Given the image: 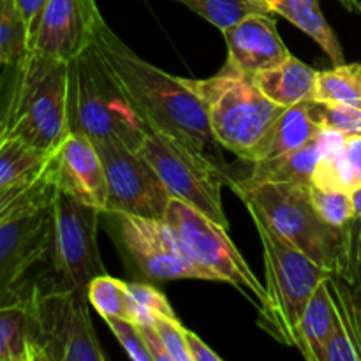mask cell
<instances>
[{"instance_id": "17", "label": "cell", "mask_w": 361, "mask_h": 361, "mask_svg": "<svg viewBox=\"0 0 361 361\" xmlns=\"http://www.w3.org/2000/svg\"><path fill=\"white\" fill-rule=\"evenodd\" d=\"M55 152L18 137H0V204L7 203L48 173Z\"/></svg>"}, {"instance_id": "1", "label": "cell", "mask_w": 361, "mask_h": 361, "mask_svg": "<svg viewBox=\"0 0 361 361\" xmlns=\"http://www.w3.org/2000/svg\"><path fill=\"white\" fill-rule=\"evenodd\" d=\"M92 42L152 130L210 155L214 161L221 159L222 147L212 133L203 104L183 78L136 55L108 27L101 13L95 14Z\"/></svg>"}, {"instance_id": "40", "label": "cell", "mask_w": 361, "mask_h": 361, "mask_svg": "<svg viewBox=\"0 0 361 361\" xmlns=\"http://www.w3.org/2000/svg\"><path fill=\"white\" fill-rule=\"evenodd\" d=\"M351 200H353V210H355V217H361V185L355 187L351 190Z\"/></svg>"}, {"instance_id": "36", "label": "cell", "mask_w": 361, "mask_h": 361, "mask_svg": "<svg viewBox=\"0 0 361 361\" xmlns=\"http://www.w3.org/2000/svg\"><path fill=\"white\" fill-rule=\"evenodd\" d=\"M143 334L145 342H147V348L150 351L152 358L154 361H171V356L169 353L166 351L164 342H162L161 335H159L157 328L154 326V323H145V324H137Z\"/></svg>"}, {"instance_id": "23", "label": "cell", "mask_w": 361, "mask_h": 361, "mask_svg": "<svg viewBox=\"0 0 361 361\" xmlns=\"http://www.w3.org/2000/svg\"><path fill=\"white\" fill-rule=\"evenodd\" d=\"M0 361H34L27 296L0 307Z\"/></svg>"}, {"instance_id": "3", "label": "cell", "mask_w": 361, "mask_h": 361, "mask_svg": "<svg viewBox=\"0 0 361 361\" xmlns=\"http://www.w3.org/2000/svg\"><path fill=\"white\" fill-rule=\"evenodd\" d=\"M67 126L69 133L83 134L92 141L118 140L134 150H140L152 130L94 42L69 60Z\"/></svg>"}, {"instance_id": "41", "label": "cell", "mask_w": 361, "mask_h": 361, "mask_svg": "<svg viewBox=\"0 0 361 361\" xmlns=\"http://www.w3.org/2000/svg\"><path fill=\"white\" fill-rule=\"evenodd\" d=\"M351 13H361V0H338Z\"/></svg>"}, {"instance_id": "27", "label": "cell", "mask_w": 361, "mask_h": 361, "mask_svg": "<svg viewBox=\"0 0 361 361\" xmlns=\"http://www.w3.org/2000/svg\"><path fill=\"white\" fill-rule=\"evenodd\" d=\"M87 293L90 305L97 310L102 319L118 317V319L133 321L126 281L113 279L108 274L99 275L88 284Z\"/></svg>"}, {"instance_id": "18", "label": "cell", "mask_w": 361, "mask_h": 361, "mask_svg": "<svg viewBox=\"0 0 361 361\" xmlns=\"http://www.w3.org/2000/svg\"><path fill=\"white\" fill-rule=\"evenodd\" d=\"M321 152H323V143H321L319 134L305 147L296 148V150L282 154L279 157L250 162L252 169H250L249 176L238 180V182H231L229 185L236 194L256 189L264 183H305V185H310Z\"/></svg>"}, {"instance_id": "24", "label": "cell", "mask_w": 361, "mask_h": 361, "mask_svg": "<svg viewBox=\"0 0 361 361\" xmlns=\"http://www.w3.org/2000/svg\"><path fill=\"white\" fill-rule=\"evenodd\" d=\"M314 101L338 102L361 109V62L334 66L317 71V88Z\"/></svg>"}, {"instance_id": "7", "label": "cell", "mask_w": 361, "mask_h": 361, "mask_svg": "<svg viewBox=\"0 0 361 361\" xmlns=\"http://www.w3.org/2000/svg\"><path fill=\"white\" fill-rule=\"evenodd\" d=\"M310 185L264 183L238 196L282 238L307 254L328 274L335 275L344 249V228H334L321 217L310 197Z\"/></svg>"}, {"instance_id": "4", "label": "cell", "mask_w": 361, "mask_h": 361, "mask_svg": "<svg viewBox=\"0 0 361 361\" xmlns=\"http://www.w3.org/2000/svg\"><path fill=\"white\" fill-rule=\"evenodd\" d=\"M263 245L267 303L257 326L288 348H296L300 321L317 286L331 274L282 238L254 208H247Z\"/></svg>"}, {"instance_id": "26", "label": "cell", "mask_w": 361, "mask_h": 361, "mask_svg": "<svg viewBox=\"0 0 361 361\" xmlns=\"http://www.w3.org/2000/svg\"><path fill=\"white\" fill-rule=\"evenodd\" d=\"M175 2L189 7L192 13L200 14L221 32L254 13H271L264 0H175Z\"/></svg>"}, {"instance_id": "20", "label": "cell", "mask_w": 361, "mask_h": 361, "mask_svg": "<svg viewBox=\"0 0 361 361\" xmlns=\"http://www.w3.org/2000/svg\"><path fill=\"white\" fill-rule=\"evenodd\" d=\"M254 81L271 102L282 108H289L300 102L314 101L317 71L291 55L286 62L257 73Z\"/></svg>"}, {"instance_id": "33", "label": "cell", "mask_w": 361, "mask_h": 361, "mask_svg": "<svg viewBox=\"0 0 361 361\" xmlns=\"http://www.w3.org/2000/svg\"><path fill=\"white\" fill-rule=\"evenodd\" d=\"M104 323L108 324V328L113 331V335H115L116 341L120 342V345H122L123 351L130 360L154 361L137 323L130 319H118V317H109V319H104Z\"/></svg>"}, {"instance_id": "38", "label": "cell", "mask_w": 361, "mask_h": 361, "mask_svg": "<svg viewBox=\"0 0 361 361\" xmlns=\"http://www.w3.org/2000/svg\"><path fill=\"white\" fill-rule=\"evenodd\" d=\"M18 7L21 11V16H23L25 23H27L28 35H34L35 28H37L39 20H41V14L44 6L48 4V0H16Z\"/></svg>"}, {"instance_id": "12", "label": "cell", "mask_w": 361, "mask_h": 361, "mask_svg": "<svg viewBox=\"0 0 361 361\" xmlns=\"http://www.w3.org/2000/svg\"><path fill=\"white\" fill-rule=\"evenodd\" d=\"M102 210L76 200L55 187L53 196V242L49 263L55 274V289H81L104 275L97 245V228Z\"/></svg>"}, {"instance_id": "34", "label": "cell", "mask_w": 361, "mask_h": 361, "mask_svg": "<svg viewBox=\"0 0 361 361\" xmlns=\"http://www.w3.org/2000/svg\"><path fill=\"white\" fill-rule=\"evenodd\" d=\"M330 288L338 296L348 314L353 337L361 355V286H351L338 275H330Z\"/></svg>"}, {"instance_id": "22", "label": "cell", "mask_w": 361, "mask_h": 361, "mask_svg": "<svg viewBox=\"0 0 361 361\" xmlns=\"http://www.w3.org/2000/svg\"><path fill=\"white\" fill-rule=\"evenodd\" d=\"M330 279V277H328ZM323 281L309 300L300 321L296 349L309 361H324V349L331 335L334 324V303H331L330 282Z\"/></svg>"}, {"instance_id": "2", "label": "cell", "mask_w": 361, "mask_h": 361, "mask_svg": "<svg viewBox=\"0 0 361 361\" xmlns=\"http://www.w3.org/2000/svg\"><path fill=\"white\" fill-rule=\"evenodd\" d=\"M69 60L28 49L14 66L4 106L0 137L55 152L69 134L67 126Z\"/></svg>"}, {"instance_id": "19", "label": "cell", "mask_w": 361, "mask_h": 361, "mask_svg": "<svg viewBox=\"0 0 361 361\" xmlns=\"http://www.w3.org/2000/svg\"><path fill=\"white\" fill-rule=\"evenodd\" d=\"M321 126L310 115L309 101L289 106L268 127L264 136L250 150L247 162L264 161L305 147L321 134Z\"/></svg>"}, {"instance_id": "25", "label": "cell", "mask_w": 361, "mask_h": 361, "mask_svg": "<svg viewBox=\"0 0 361 361\" xmlns=\"http://www.w3.org/2000/svg\"><path fill=\"white\" fill-rule=\"evenodd\" d=\"M30 49V35L16 0H0V62L16 66Z\"/></svg>"}, {"instance_id": "30", "label": "cell", "mask_w": 361, "mask_h": 361, "mask_svg": "<svg viewBox=\"0 0 361 361\" xmlns=\"http://www.w3.org/2000/svg\"><path fill=\"white\" fill-rule=\"evenodd\" d=\"M310 115L314 116L321 129H331L344 136L361 134V109L355 106L338 104V102L309 101Z\"/></svg>"}, {"instance_id": "6", "label": "cell", "mask_w": 361, "mask_h": 361, "mask_svg": "<svg viewBox=\"0 0 361 361\" xmlns=\"http://www.w3.org/2000/svg\"><path fill=\"white\" fill-rule=\"evenodd\" d=\"M51 166L30 189L0 204V305L18 300L25 274L49 256L53 242Z\"/></svg>"}, {"instance_id": "16", "label": "cell", "mask_w": 361, "mask_h": 361, "mask_svg": "<svg viewBox=\"0 0 361 361\" xmlns=\"http://www.w3.org/2000/svg\"><path fill=\"white\" fill-rule=\"evenodd\" d=\"M228 66L249 76L286 62L291 51L279 35L271 13H254L222 30Z\"/></svg>"}, {"instance_id": "35", "label": "cell", "mask_w": 361, "mask_h": 361, "mask_svg": "<svg viewBox=\"0 0 361 361\" xmlns=\"http://www.w3.org/2000/svg\"><path fill=\"white\" fill-rule=\"evenodd\" d=\"M154 326L157 328L171 361H190L185 342V326L180 323L178 317L161 316L154 321Z\"/></svg>"}, {"instance_id": "8", "label": "cell", "mask_w": 361, "mask_h": 361, "mask_svg": "<svg viewBox=\"0 0 361 361\" xmlns=\"http://www.w3.org/2000/svg\"><path fill=\"white\" fill-rule=\"evenodd\" d=\"M109 236L126 267L147 282L212 281L217 277L197 263L164 219L123 212H102Z\"/></svg>"}, {"instance_id": "37", "label": "cell", "mask_w": 361, "mask_h": 361, "mask_svg": "<svg viewBox=\"0 0 361 361\" xmlns=\"http://www.w3.org/2000/svg\"><path fill=\"white\" fill-rule=\"evenodd\" d=\"M185 342L187 349H189L190 361H222L221 356L217 353L212 351V348H208L200 337H197L194 331L187 330L185 328Z\"/></svg>"}, {"instance_id": "9", "label": "cell", "mask_w": 361, "mask_h": 361, "mask_svg": "<svg viewBox=\"0 0 361 361\" xmlns=\"http://www.w3.org/2000/svg\"><path fill=\"white\" fill-rule=\"evenodd\" d=\"M34 361H106L81 289L34 288L27 295Z\"/></svg>"}, {"instance_id": "29", "label": "cell", "mask_w": 361, "mask_h": 361, "mask_svg": "<svg viewBox=\"0 0 361 361\" xmlns=\"http://www.w3.org/2000/svg\"><path fill=\"white\" fill-rule=\"evenodd\" d=\"M330 291L331 303H334V324H331V335L328 338L326 349H324V361H361L348 314L334 289L330 288Z\"/></svg>"}, {"instance_id": "14", "label": "cell", "mask_w": 361, "mask_h": 361, "mask_svg": "<svg viewBox=\"0 0 361 361\" xmlns=\"http://www.w3.org/2000/svg\"><path fill=\"white\" fill-rule=\"evenodd\" d=\"M51 176L56 189L99 210H106L108 183L104 166L90 137L67 134L53 155Z\"/></svg>"}, {"instance_id": "11", "label": "cell", "mask_w": 361, "mask_h": 361, "mask_svg": "<svg viewBox=\"0 0 361 361\" xmlns=\"http://www.w3.org/2000/svg\"><path fill=\"white\" fill-rule=\"evenodd\" d=\"M164 221L178 235L190 256L217 277L231 284L261 310L267 303V289L228 235V228L217 224L178 197H171Z\"/></svg>"}, {"instance_id": "15", "label": "cell", "mask_w": 361, "mask_h": 361, "mask_svg": "<svg viewBox=\"0 0 361 361\" xmlns=\"http://www.w3.org/2000/svg\"><path fill=\"white\" fill-rule=\"evenodd\" d=\"M95 0H48L30 39V49L71 60L92 42Z\"/></svg>"}, {"instance_id": "32", "label": "cell", "mask_w": 361, "mask_h": 361, "mask_svg": "<svg viewBox=\"0 0 361 361\" xmlns=\"http://www.w3.org/2000/svg\"><path fill=\"white\" fill-rule=\"evenodd\" d=\"M335 275L351 286H361V217H355L344 228V249Z\"/></svg>"}, {"instance_id": "28", "label": "cell", "mask_w": 361, "mask_h": 361, "mask_svg": "<svg viewBox=\"0 0 361 361\" xmlns=\"http://www.w3.org/2000/svg\"><path fill=\"white\" fill-rule=\"evenodd\" d=\"M127 291H129L130 314L134 323H154L161 316L176 317L166 295L155 286L148 282H127Z\"/></svg>"}, {"instance_id": "39", "label": "cell", "mask_w": 361, "mask_h": 361, "mask_svg": "<svg viewBox=\"0 0 361 361\" xmlns=\"http://www.w3.org/2000/svg\"><path fill=\"white\" fill-rule=\"evenodd\" d=\"M345 155L351 168L353 182H355V187H358L361 185V134L345 136Z\"/></svg>"}, {"instance_id": "5", "label": "cell", "mask_w": 361, "mask_h": 361, "mask_svg": "<svg viewBox=\"0 0 361 361\" xmlns=\"http://www.w3.org/2000/svg\"><path fill=\"white\" fill-rule=\"evenodd\" d=\"M183 81L203 104L219 145L242 161H247L250 150L286 109L257 88L254 76L228 63L207 80L183 78Z\"/></svg>"}, {"instance_id": "31", "label": "cell", "mask_w": 361, "mask_h": 361, "mask_svg": "<svg viewBox=\"0 0 361 361\" xmlns=\"http://www.w3.org/2000/svg\"><path fill=\"white\" fill-rule=\"evenodd\" d=\"M310 197L321 217L334 228H345L355 219L351 192L348 190H324L310 185Z\"/></svg>"}, {"instance_id": "21", "label": "cell", "mask_w": 361, "mask_h": 361, "mask_svg": "<svg viewBox=\"0 0 361 361\" xmlns=\"http://www.w3.org/2000/svg\"><path fill=\"white\" fill-rule=\"evenodd\" d=\"M264 2L271 13L281 14L289 23L312 37L323 48L334 66L345 63L341 42L321 11V0H264Z\"/></svg>"}, {"instance_id": "13", "label": "cell", "mask_w": 361, "mask_h": 361, "mask_svg": "<svg viewBox=\"0 0 361 361\" xmlns=\"http://www.w3.org/2000/svg\"><path fill=\"white\" fill-rule=\"evenodd\" d=\"M108 183L104 212H123L148 219H164L171 194L150 162L118 140L94 141Z\"/></svg>"}, {"instance_id": "10", "label": "cell", "mask_w": 361, "mask_h": 361, "mask_svg": "<svg viewBox=\"0 0 361 361\" xmlns=\"http://www.w3.org/2000/svg\"><path fill=\"white\" fill-rule=\"evenodd\" d=\"M137 152L150 162L171 197L185 201L217 224L229 228L222 207V187L231 180L222 164L155 130L145 136Z\"/></svg>"}]
</instances>
